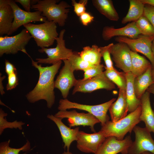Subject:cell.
Listing matches in <instances>:
<instances>
[{
	"instance_id": "obj_1",
	"label": "cell",
	"mask_w": 154,
	"mask_h": 154,
	"mask_svg": "<svg viewBox=\"0 0 154 154\" xmlns=\"http://www.w3.org/2000/svg\"><path fill=\"white\" fill-rule=\"evenodd\" d=\"M30 58L32 66L39 71V77L37 84L32 90L27 94L26 98L31 103L44 100L46 102L47 107L51 108L55 100L54 78L61 66L62 60L51 66L43 67Z\"/></svg>"
},
{
	"instance_id": "obj_2",
	"label": "cell",
	"mask_w": 154,
	"mask_h": 154,
	"mask_svg": "<svg viewBox=\"0 0 154 154\" xmlns=\"http://www.w3.org/2000/svg\"><path fill=\"white\" fill-rule=\"evenodd\" d=\"M58 0H38L31 9L41 12L42 15L49 21H53L60 27L64 26L71 6L66 1Z\"/></svg>"
},
{
	"instance_id": "obj_3",
	"label": "cell",
	"mask_w": 154,
	"mask_h": 154,
	"mask_svg": "<svg viewBox=\"0 0 154 154\" xmlns=\"http://www.w3.org/2000/svg\"><path fill=\"white\" fill-rule=\"evenodd\" d=\"M141 110L140 105L135 111L117 121H108L102 126L100 130L103 132L106 138L114 136L118 140H123L125 135L128 132L131 133L140 122Z\"/></svg>"
},
{
	"instance_id": "obj_4",
	"label": "cell",
	"mask_w": 154,
	"mask_h": 154,
	"mask_svg": "<svg viewBox=\"0 0 154 154\" xmlns=\"http://www.w3.org/2000/svg\"><path fill=\"white\" fill-rule=\"evenodd\" d=\"M23 26L33 38L37 46L41 48L52 45L59 36L56 24L53 21L47 20L42 24L29 23Z\"/></svg>"
},
{
	"instance_id": "obj_5",
	"label": "cell",
	"mask_w": 154,
	"mask_h": 154,
	"mask_svg": "<svg viewBox=\"0 0 154 154\" xmlns=\"http://www.w3.org/2000/svg\"><path fill=\"white\" fill-rule=\"evenodd\" d=\"M116 99V98H113L101 104L90 105L72 102L66 99H61L59 102L58 109L65 110L70 109H77L86 111L96 117L102 126L109 120L110 117L107 114V112L111 104Z\"/></svg>"
},
{
	"instance_id": "obj_6",
	"label": "cell",
	"mask_w": 154,
	"mask_h": 154,
	"mask_svg": "<svg viewBox=\"0 0 154 154\" xmlns=\"http://www.w3.org/2000/svg\"><path fill=\"white\" fill-rule=\"evenodd\" d=\"M66 31L63 29L60 31L59 36L56 39L57 44L55 48L44 47L38 50L40 53H45L46 58H37L36 60L40 64H54L61 60H68L73 53L72 49L67 48L64 36Z\"/></svg>"
},
{
	"instance_id": "obj_7",
	"label": "cell",
	"mask_w": 154,
	"mask_h": 154,
	"mask_svg": "<svg viewBox=\"0 0 154 154\" xmlns=\"http://www.w3.org/2000/svg\"><path fill=\"white\" fill-rule=\"evenodd\" d=\"M32 38L25 28L18 34L14 36L0 37V56L4 54H15L21 51L30 56L27 52L25 47Z\"/></svg>"
},
{
	"instance_id": "obj_8",
	"label": "cell",
	"mask_w": 154,
	"mask_h": 154,
	"mask_svg": "<svg viewBox=\"0 0 154 154\" xmlns=\"http://www.w3.org/2000/svg\"><path fill=\"white\" fill-rule=\"evenodd\" d=\"M154 39V35L148 36L142 35L135 39L124 37H117L115 38V40L118 42L126 44L131 51L140 52L145 56L149 60L152 69H154V58L151 50L152 43Z\"/></svg>"
},
{
	"instance_id": "obj_9",
	"label": "cell",
	"mask_w": 154,
	"mask_h": 154,
	"mask_svg": "<svg viewBox=\"0 0 154 154\" xmlns=\"http://www.w3.org/2000/svg\"><path fill=\"white\" fill-rule=\"evenodd\" d=\"M72 91L74 94L77 92L91 93L100 89L111 90L115 88L114 83L106 76L104 72L92 78L86 80H77Z\"/></svg>"
},
{
	"instance_id": "obj_10",
	"label": "cell",
	"mask_w": 154,
	"mask_h": 154,
	"mask_svg": "<svg viewBox=\"0 0 154 154\" xmlns=\"http://www.w3.org/2000/svg\"><path fill=\"white\" fill-rule=\"evenodd\" d=\"M9 3L13 9L14 18L8 35L12 34L22 25L33 22H44L47 21L46 18L42 15L40 11H26L19 7L13 0H9Z\"/></svg>"
},
{
	"instance_id": "obj_11",
	"label": "cell",
	"mask_w": 154,
	"mask_h": 154,
	"mask_svg": "<svg viewBox=\"0 0 154 154\" xmlns=\"http://www.w3.org/2000/svg\"><path fill=\"white\" fill-rule=\"evenodd\" d=\"M133 130L135 134V139L129 147L128 154H141L145 151L154 154V141L150 132L145 127L136 125Z\"/></svg>"
},
{
	"instance_id": "obj_12",
	"label": "cell",
	"mask_w": 154,
	"mask_h": 154,
	"mask_svg": "<svg viewBox=\"0 0 154 154\" xmlns=\"http://www.w3.org/2000/svg\"><path fill=\"white\" fill-rule=\"evenodd\" d=\"M54 116L61 119L67 118L70 128L80 125L89 126L92 131L94 133L96 132L94 125L100 123V121L92 114L89 113H79L74 110L70 111L59 110Z\"/></svg>"
},
{
	"instance_id": "obj_13",
	"label": "cell",
	"mask_w": 154,
	"mask_h": 154,
	"mask_svg": "<svg viewBox=\"0 0 154 154\" xmlns=\"http://www.w3.org/2000/svg\"><path fill=\"white\" fill-rule=\"evenodd\" d=\"M103 132L88 133L79 131L76 141V147L81 151L86 153H95L106 139Z\"/></svg>"
},
{
	"instance_id": "obj_14",
	"label": "cell",
	"mask_w": 154,
	"mask_h": 154,
	"mask_svg": "<svg viewBox=\"0 0 154 154\" xmlns=\"http://www.w3.org/2000/svg\"><path fill=\"white\" fill-rule=\"evenodd\" d=\"M110 50L116 66L125 73L131 71V50L126 44L118 42L114 44L113 43Z\"/></svg>"
},
{
	"instance_id": "obj_15",
	"label": "cell",
	"mask_w": 154,
	"mask_h": 154,
	"mask_svg": "<svg viewBox=\"0 0 154 154\" xmlns=\"http://www.w3.org/2000/svg\"><path fill=\"white\" fill-rule=\"evenodd\" d=\"M64 65L61 69L54 82L55 88L61 92L64 99H66L70 89L74 86L77 80L74 74V71L68 60H63Z\"/></svg>"
},
{
	"instance_id": "obj_16",
	"label": "cell",
	"mask_w": 154,
	"mask_h": 154,
	"mask_svg": "<svg viewBox=\"0 0 154 154\" xmlns=\"http://www.w3.org/2000/svg\"><path fill=\"white\" fill-rule=\"evenodd\" d=\"M132 142L130 136L121 140L110 136L106 138L96 152L93 154H128V149Z\"/></svg>"
},
{
	"instance_id": "obj_17",
	"label": "cell",
	"mask_w": 154,
	"mask_h": 154,
	"mask_svg": "<svg viewBox=\"0 0 154 154\" xmlns=\"http://www.w3.org/2000/svg\"><path fill=\"white\" fill-rule=\"evenodd\" d=\"M140 35L141 34L137 27L135 22H132L119 28L116 29L113 26H105L103 29L102 35L104 40L108 41L115 36L135 39Z\"/></svg>"
},
{
	"instance_id": "obj_18",
	"label": "cell",
	"mask_w": 154,
	"mask_h": 154,
	"mask_svg": "<svg viewBox=\"0 0 154 154\" xmlns=\"http://www.w3.org/2000/svg\"><path fill=\"white\" fill-rule=\"evenodd\" d=\"M108 110L113 122L117 121L127 116L129 108L126 90L119 89L117 99L111 104Z\"/></svg>"
},
{
	"instance_id": "obj_19",
	"label": "cell",
	"mask_w": 154,
	"mask_h": 154,
	"mask_svg": "<svg viewBox=\"0 0 154 154\" xmlns=\"http://www.w3.org/2000/svg\"><path fill=\"white\" fill-rule=\"evenodd\" d=\"M47 117L54 121L57 126L64 144V149L66 148L67 151H69L70 147L72 142L77 140L79 128L77 127L74 129H71L62 122V119L52 114H48Z\"/></svg>"
},
{
	"instance_id": "obj_20",
	"label": "cell",
	"mask_w": 154,
	"mask_h": 154,
	"mask_svg": "<svg viewBox=\"0 0 154 154\" xmlns=\"http://www.w3.org/2000/svg\"><path fill=\"white\" fill-rule=\"evenodd\" d=\"M150 94L146 91L141 98V110L139 119L144 122L148 131L154 133V111L151 107Z\"/></svg>"
},
{
	"instance_id": "obj_21",
	"label": "cell",
	"mask_w": 154,
	"mask_h": 154,
	"mask_svg": "<svg viewBox=\"0 0 154 154\" xmlns=\"http://www.w3.org/2000/svg\"><path fill=\"white\" fill-rule=\"evenodd\" d=\"M14 18L13 9L9 0H0V35L8 34Z\"/></svg>"
},
{
	"instance_id": "obj_22",
	"label": "cell",
	"mask_w": 154,
	"mask_h": 154,
	"mask_svg": "<svg viewBox=\"0 0 154 154\" xmlns=\"http://www.w3.org/2000/svg\"><path fill=\"white\" fill-rule=\"evenodd\" d=\"M152 66L143 74L135 78L133 87L136 97L140 100L148 88L154 83L151 76Z\"/></svg>"
},
{
	"instance_id": "obj_23",
	"label": "cell",
	"mask_w": 154,
	"mask_h": 154,
	"mask_svg": "<svg viewBox=\"0 0 154 154\" xmlns=\"http://www.w3.org/2000/svg\"><path fill=\"white\" fill-rule=\"evenodd\" d=\"M93 6L101 14L108 19L117 21L119 19L118 13L111 0H92Z\"/></svg>"
},
{
	"instance_id": "obj_24",
	"label": "cell",
	"mask_w": 154,
	"mask_h": 154,
	"mask_svg": "<svg viewBox=\"0 0 154 154\" xmlns=\"http://www.w3.org/2000/svg\"><path fill=\"white\" fill-rule=\"evenodd\" d=\"M127 79L126 95L129 112H132L141 105L140 100L137 98L135 93L133 81L135 77L131 72L125 73Z\"/></svg>"
},
{
	"instance_id": "obj_25",
	"label": "cell",
	"mask_w": 154,
	"mask_h": 154,
	"mask_svg": "<svg viewBox=\"0 0 154 154\" xmlns=\"http://www.w3.org/2000/svg\"><path fill=\"white\" fill-rule=\"evenodd\" d=\"M129 6L126 15L123 18L121 23L136 22L143 15L145 5L140 0H129Z\"/></svg>"
},
{
	"instance_id": "obj_26",
	"label": "cell",
	"mask_w": 154,
	"mask_h": 154,
	"mask_svg": "<svg viewBox=\"0 0 154 154\" xmlns=\"http://www.w3.org/2000/svg\"><path fill=\"white\" fill-rule=\"evenodd\" d=\"M132 70L135 78L144 74L151 66V62L137 52L131 51Z\"/></svg>"
},
{
	"instance_id": "obj_27",
	"label": "cell",
	"mask_w": 154,
	"mask_h": 154,
	"mask_svg": "<svg viewBox=\"0 0 154 154\" xmlns=\"http://www.w3.org/2000/svg\"><path fill=\"white\" fill-rule=\"evenodd\" d=\"M81 58L90 64L96 65L100 64L102 56L100 47L96 44L87 46L79 52Z\"/></svg>"
},
{
	"instance_id": "obj_28",
	"label": "cell",
	"mask_w": 154,
	"mask_h": 154,
	"mask_svg": "<svg viewBox=\"0 0 154 154\" xmlns=\"http://www.w3.org/2000/svg\"><path fill=\"white\" fill-rule=\"evenodd\" d=\"M104 72L109 79L116 85L119 89L126 90L127 79L125 72H119L115 69L111 70H106Z\"/></svg>"
},
{
	"instance_id": "obj_29",
	"label": "cell",
	"mask_w": 154,
	"mask_h": 154,
	"mask_svg": "<svg viewBox=\"0 0 154 154\" xmlns=\"http://www.w3.org/2000/svg\"><path fill=\"white\" fill-rule=\"evenodd\" d=\"M68 60L74 71L79 70H83L94 66L83 60L80 56L79 52H73Z\"/></svg>"
},
{
	"instance_id": "obj_30",
	"label": "cell",
	"mask_w": 154,
	"mask_h": 154,
	"mask_svg": "<svg viewBox=\"0 0 154 154\" xmlns=\"http://www.w3.org/2000/svg\"><path fill=\"white\" fill-rule=\"evenodd\" d=\"M135 22L141 35L148 36L154 35V28L144 15L142 16Z\"/></svg>"
},
{
	"instance_id": "obj_31",
	"label": "cell",
	"mask_w": 154,
	"mask_h": 154,
	"mask_svg": "<svg viewBox=\"0 0 154 154\" xmlns=\"http://www.w3.org/2000/svg\"><path fill=\"white\" fill-rule=\"evenodd\" d=\"M7 115L2 109H0V135H1L5 129L7 128L11 129L18 128L20 130L22 129V126L25 123L22 121L15 120L12 122L7 121L5 117Z\"/></svg>"
},
{
	"instance_id": "obj_32",
	"label": "cell",
	"mask_w": 154,
	"mask_h": 154,
	"mask_svg": "<svg viewBox=\"0 0 154 154\" xmlns=\"http://www.w3.org/2000/svg\"><path fill=\"white\" fill-rule=\"evenodd\" d=\"M10 140L2 142L0 144V154H19L21 151H25L30 149V143L27 140L26 143L22 147L18 149L11 148L9 146Z\"/></svg>"
},
{
	"instance_id": "obj_33",
	"label": "cell",
	"mask_w": 154,
	"mask_h": 154,
	"mask_svg": "<svg viewBox=\"0 0 154 154\" xmlns=\"http://www.w3.org/2000/svg\"><path fill=\"white\" fill-rule=\"evenodd\" d=\"M112 43H111L107 46L100 47L102 57L103 58L106 65V70H111L115 69L113 66L110 50V48Z\"/></svg>"
},
{
	"instance_id": "obj_34",
	"label": "cell",
	"mask_w": 154,
	"mask_h": 154,
	"mask_svg": "<svg viewBox=\"0 0 154 154\" xmlns=\"http://www.w3.org/2000/svg\"><path fill=\"white\" fill-rule=\"evenodd\" d=\"M104 66L103 64L94 65L86 69L84 72L83 80H86L98 75L103 72Z\"/></svg>"
},
{
	"instance_id": "obj_35",
	"label": "cell",
	"mask_w": 154,
	"mask_h": 154,
	"mask_svg": "<svg viewBox=\"0 0 154 154\" xmlns=\"http://www.w3.org/2000/svg\"><path fill=\"white\" fill-rule=\"evenodd\" d=\"M87 0H81L77 2L75 0H72V3L74 7V11L76 15L80 17L83 13L86 12V6L88 3Z\"/></svg>"
},
{
	"instance_id": "obj_36",
	"label": "cell",
	"mask_w": 154,
	"mask_h": 154,
	"mask_svg": "<svg viewBox=\"0 0 154 154\" xmlns=\"http://www.w3.org/2000/svg\"><path fill=\"white\" fill-rule=\"evenodd\" d=\"M18 84L17 71L8 75V83L6 86L7 90H11L15 88Z\"/></svg>"
},
{
	"instance_id": "obj_37",
	"label": "cell",
	"mask_w": 154,
	"mask_h": 154,
	"mask_svg": "<svg viewBox=\"0 0 154 154\" xmlns=\"http://www.w3.org/2000/svg\"><path fill=\"white\" fill-rule=\"evenodd\" d=\"M143 15L148 19L154 28V7L145 5Z\"/></svg>"
},
{
	"instance_id": "obj_38",
	"label": "cell",
	"mask_w": 154,
	"mask_h": 154,
	"mask_svg": "<svg viewBox=\"0 0 154 154\" xmlns=\"http://www.w3.org/2000/svg\"><path fill=\"white\" fill-rule=\"evenodd\" d=\"M79 17L82 23L85 26H88L93 21L94 19V17L90 13L86 12L81 14Z\"/></svg>"
},
{
	"instance_id": "obj_39",
	"label": "cell",
	"mask_w": 154,
	"mask_h": 154,
	"mask_svg": "<svg viewBox=\"0 0 154 154\" xmlns=\"http://www.w3.org/2000/svg\"><path fill=\"white\" fill-rule=\"evenodd\" d=\"M5 71L8 75L17 71L15 66L8 60H5Z\"/></svg>"
},
{
	"instance_id": "obj_40",
	"label": "cell",
	"mask_w": 154,
	"mask_h": 154,
	"mask_svg": "<svg viewBox=\"0 0 154 154\" xmlns=\"http://www.w3.org/2000/svg\"><path fill=\"white\" fill-rule=\"evenodd\" d=\"M15 1L20 3L26 11L31 12V0H15Z\"/></svg>"
},
{
	"instance_id": "obj_41",
	"label": "cell",
	"mask_w": 154,
	"mask_h": 154,
	"mask_svg": "<svg viewBox=\"0 0 154 154\" xmlns=\"http://www.w3.org/2000/svg\"><path fill=\"white\" fill-rule=\"evenodd\" d=\"M5 76H1L0 74V91L1 94L2 95L5 94V92L4 90V88L3 87L2 81L5 78Z\"/></svg>"
},
{
	"instance_id": "obj_42",
	"label": "cell",
	"mask_w": 154,
	"mask_h": 154,
	"mask_svg": "<svg viewBox=\"0 0 154 154\" xmlns=\"http://www.w3.org/2000/svg\"><path fill=\"white\" fill-rule=\"evenodd\" d=\"M144 4L149 5L154 7V0H140Z\"/></svg>"
},
{
	"instance_id": "obj_43",
	"label": "cell",
	"mask_w": 154,
	"mask_h": 154,
	"mask_svg": "<svg viewBox=\"0 0 154 154\" xmlns=\"http://www.w3.org/2000/svg\"><path fill=\"white\" fill-rule=\"evenodd\" d=\"M147 91L154 94V83L151 85L147 89Z\"/></svg>"
},
{
	"instance_id": "obj_44",
	"label": "cell",
	"mask_w": 154,
	"mask_h": 154,
	"mask_svg": "<svg viewBox=\"0 0 154 154\" xmlns=\"http://www.w3.org/2000/svg\"><path fill=\"white\" fill-rule=\"evenodd\" d=\"M151 50L153 56L154 58V39L153 40L152 43Z\"/></svg>"
},
{
	"instance_id": "obj_45",
	"label": "cell",
	"mask_w": 154,
	"mask_h": 154,
	"mask_svg": "<svg viewBox=\"0 0 154 154\" xmlns=\"http://www.w3.org/2000/svg\"><path fill=\"white\" fill-rule=\"evenodd\" d=\"M151 73L152 80L154 82V69L151 68Z\"/></svg>"
},
{
	"instance_id": "obj_46",
	"label": "cell",
	"mask_w": 154,
	"mask_h": 154,
	"mask_svg": "<svg viewBox=\"0 0 154 154\" xmlns=\"http://www.w3.org/2000/svg\"><path fill=\"white\" fill-rule=\"evenodd\" d=\"M62 154H73L69 151H64Z\"/></svg>"
},
{
	"instance_id": "obj_47",
	"label": "cell",
	"mask_w": 154,
	"mask_h": 154,
	"mask_svg": "<svg viewBox=\"0 0 154 154\" xmlns=\"http://www.w3.org/2000/svg\"><path fill=\"white\" fill-rule=\"evenodd\" d=\"M141 154H154L149 151H145V152H144L142 153Z\"/></svg>"
},
{
	"instance_id": "obj_48",
	"label": "cell",
	"mask_w": 154,
	"mask_h": 154,
	"mask_svg": "<svg viewBox=\"0 0 154 154\" xmlns=\"http://www.w3.org/2000/svg\"><path fill=\"white\" fill-rule=\"evenodd\" d=\"M153 106H154V105H153Z\"/></svg>"
}]
</instances>
